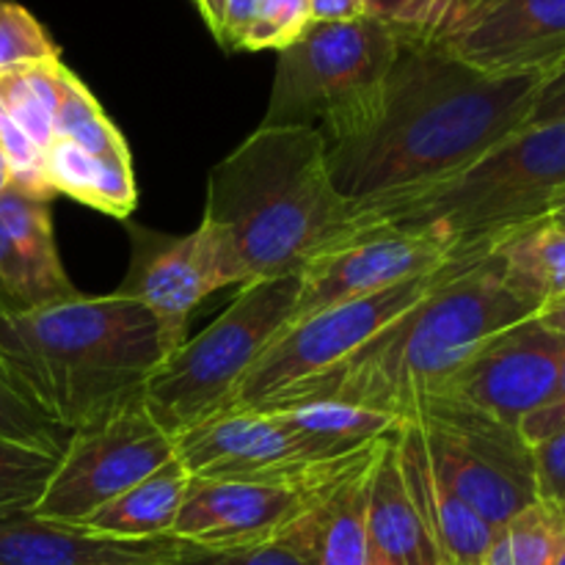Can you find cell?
I'll use <instances>...</instances> for the list:
<instances>
[{
  "label": "cell",
  "instance_id": "obj_1",
  "mask_svg": "<svg viewBox=\"0 0 565 565\" xmlns=\"http://www.w3.org/2000/svg\"><path fill=\"white\" fill-rule=\"evenodd\" d=\"M544 75H486L428 42H403L373 97L331 136L337 193L373 207L436 185L527 127Z\"/></svg>",
  "mask_w": 565,
  "mask_h": 565
},
{
  "label": "cell",
  "instance_id": "obj_2",
  "mask_svg": "<svg viewBox=\"0 0 565 565\" xmlns=\"http://www.w3.org/2000/svg\"><path fill=\"white\" fill-rule=\"evenodd\" d=\"M535 315L539 309L505 285L494 254L456 257L428 296L386 323L351 359L303 381L265 408L340 401L406 423L441 395L456 370L491 337Z\"/></svg>",
  "mask_w": 565,
  "mask_h": 565
},
{
  "label": "cell",
  "instance_id": "obj_3",
  "mask_svg": "<svg viewBox=\"0 0 565 565\" xmlns=\"http://www.w3.org/2000/svg\"><path fill=\"white\" fill-rule=\"evenodd\" d=\"M166 356L158 320L119 292L0 312V362L66 434L143 403Z\"/></svg>",
  "mask_w": 565,
  "mask_h": 565
},
{
  "label": "cell",
  "instance_id": "obj_4",
  "mask_svg": "<svg viewBox=\"0 0 565 565\" xmlns=\"http://www.w3.org/2000/svg\"><path fill=\"white\" fill-rule=\"evenodd\" d=\"M204 218L230 235L248 281L301 274L364 232L331 182L326 138L303 125H259L226 154L210 171Z\"/></svg>",
  "mask_w": 565,
  "mask_h": 565
},
{
  "label": "cell",
  "instance_id": "obj_5",
  "mask_svg": "<svg viewBox=\"0 0 565 565\" xmlns=\"http://www.w3.org/2000/svg\"><path fill=\"white\" fill-rule=\"evenodd\" d=\"M565 202V121L527 125L467 169L392 202L362 207L367 230L430 232L456 257H489Z\"/></svg>",
  "mask_w": 565,
  "mask_h": 565
},
{
  "label": "cell",
  "instance_id": "obj_6",
  "mask_svg": "<svg viewBox=\"0 0 565 565\" xmlns=\"http://www.w3.org/2000/svg\"><path fill=\"white\" fill-rule=\"evenodd\" d=\"M301 274L254 279L235 301L191 340L188 337L143 390L149 417L177 436L202 419L224 414L241 381L290 323Z\"/></svg>",
  "mask_w": 565,
  "mask_h": 565
},
{
  "label": "cell",
  "instance_id": "obj_7",
  "mask_svg": "<svg viewBox=\"0 0 565 565\" xmlns=\"http://www.w3.org/2000/svg\"><path fill=\"white\" fill-rule=\"evenodd\" d=\"M401 47L403 39L370 17L309 22L279 50L263 125H303L331 136L373 97Z\"/></svg>",
  "mask_w": 565,
  "mask_h": 565
},
{
  "label": "cell",
  "instance_id": "obj_8",
  "mask_svg": "<svg viewBox=\"0 0 565 565\" xmlns=\"http://www.w3.org/2000/svg\"><path fill=\"white\" fill-rule=\"evenodd\" d=\"M441 483L494 530L539 502L533 447L519 428L452 401H428L412 419Z\"/></svg>",
  "mask_w": 565,
  "mask_h": 565
},
{
  "label": "cell",
  "instance_id": "obj_9",
  "mask_svg": "<svg viewBox=\"0 0 565 565\" xmlns=\"http://www.w3.org/2000/svg\"><path fill=\"white\" fill-rule=\"evenodd\" d=\"M447 265L434 274L401 281L390 290L334 303V307H326L320 312L303 315V318L287 323L259 353L254 367L248 370L246 379L232 395L226 412H257V408L270 406L285 392L296 390L303 381L329 373L331 367L351 359L386 323H392L397 315L428 296L445 276Z\"/></svg>",
  "mask_w": 565,
  "mask_h": 565
},
{
  "label": "cell",
  "instance_id": "obj_10",
  "mask_svg": "<svg viewBox=\"0 0 565 565\" xmlns=\"http://www.w3.org/2000/svg\"><path fill=\"white\" fill-rule=\"evenodd\" d=\"M174 450V436L149 417L143 403L72 430L31 513L81 527L94 511L169 463Z\"/></svg>",
  "mask_w": 565,
  "mask_h": 565
},
{
  "label": "cell",
  "instance_id": "obj_11",
  "mask_svg": "<svg viewBox=\"0 0 565 565\" xmlns=\"http://www.w3.org/2000/svg\"><path fill=\"white\" fill-rule=\"evenodd\" d=\"M132 235L130 270L119 285V296L141 303L160 326L166 351L188 340V318L215 290L248 285V274L232 246L230 235L213 221L191 235H160L127 221Z\"/></svg>",
  "mask_w": 565,
  "mask_h": 565
},
{
  "label": "cell",
  "instance_id": "obj_12",
  "mask_svg": "<svg viewBox=\"0 0 565 565\" xmlns=\"http://www.w3.org/2000/svg\"><path fill=\"white\" fill-rule=\"evenodd\" d=\"M174 456L191 478L237 480V483L320 489L342 467H320L303 452L296 436L274 412H224L174 436ZM373 452V450H370Z\"/></svg>",
  "mask_w": 565,
  "mask_h": 565
},
{
  "label": "cell",
  "instance_id": "obj_13",
  "mask_svg": "<svg viewBox=\"0 0 565 565\" xmlns=\"http://www.w3.org/2000/svg\"><path fill=\"white\" fill-rule=\"evenodd\" d=\"M430 44L486 75H550L565 64V0H461Z\"/></svg>",
  "mask_w": 565,
  "mask_h": 565
},
{
  "label": "cell",
  "instance_id": "obj_14",
  "mask_svg": "<svg viewBox=\"0 0 565 565\" xmlns=\"http://www.w3.org/2000/svg\"><path fill=\"white\" fill-rule=\"evenodd\" d=\"M565 337L524 320L491 337L456 370L439 397L519 428L527 414L550 401L561 375Z\"/></svg>",
  "mask_w": 565,
  "mask_h": 565
},
{
  "label": "cell",
  "instance_id": "obj_15",
  "mask_svg": "<svg viewBox=\"0 0 565 565\" xmlns=\"http://www.w3.org/2000/svg\"><path fill=\"white\" fill-rule=\"evenodd\" d=\"M456 257L450 243L430 232L367 230L320 254L301 270L292 320L334 303L390 290L401 281L434 274Z\"/></svg>",
  "mask_w": 565,
  "mask_h": 565
},
{
  "label": "cell",
  "instance_id": "obj_16",
  "mask_svg": "<svg viewBox=\"0 0 565 565\" xmlns=\"http://www.w3.org/2000/svg\"><path fill=\"white\" fill-rule=\"evenodd\" d=\"M307 497L281 486L191 478L171 539L210 550L265 544L298 522Z\"/></svg>",
  "mask_w": 565,
  "mask_h": 565
},
{
  "label": "cell",
  "instance_id": "obj_17",
  "mask_svg": "<svg viewBox=\"0 0 565 565\" xmlns=\"http://www.w3.org/2000/svg\"><path fill=\"white\" fill-rule=\"evenodd\" d=\"M77 296L58 257L50 202L9 188L0 193V298L33 309Z\"/></svg>",
  "mask_w": 565,
  "mask_h": 565
},
{
  "label": "cell",
  "instance_id": "obj_18",
  "mask_svg": "<svg viewBox=\"0 0 565 565\" xmlns=\"http://www.w3.org/2000/svg\"><path fill=\"white\" fill-rule=\"evenodd\" d=\"M177 552L180 541L171 535L130 541L47 522L31 511L0 516V565H166Z\"/></svg>",
  "mask_w": 565,
  "mask_h": 565
},
{
  "label": "cell",
  "instance_id": "obj_19",
  "mask_svg": "<svg viewBox=\"0 0 565 565\" xmlns=\"http://www.w3.org/2000/svg\"><path fill=\"white\" fill-rule=\"evenodd\" d=\"M375 450L309 491L307 508L285 533L309 565H367V494Z\"/></svg>",
  "mask_w": 565,
  "mask_h": 565
},
{
  "label": "cell",
  "instance_id": "obj_20",
  "mask_svg": "<svg viewBox=\"0 0 565 565\" xmlns=\"http://www.w3.org/2000/svg\"><path fill=\"white\" fill-rule=\"evenodd\" d=\"M397 458H401L408 497L423 522L428 524L447 563L483 565L497 530L441 483L430 467L428 447L417 423H403L397 428Z\"/></svg>",
  "mask_w": 565,
  "mask_h": 565
},
{
  "label": "cell",
  "instance_id": "obj_21",
  "mask_svg": "<svg viewBox=\"0 0 565 565\" xmlns=\"http://www.w3.org/2000/svg\"><path fill=\"white\" fill-rule=\"evenodd\" d=\"M367 565H450L408 497L397 430L381 441L370 467Z\"/></svg>",
  "mask_w": 565,
  "mask_h": 565
},
{
  "label": "cell",
  "instance_id": "obj_22",
  "mask_svg": "<svg viewBox=\"0 0 565 565\" xmlns=\"http://www.w3.org/2000/svg\"><path fill=\"white\" fill-rule=\"evenodd\" d=\"M265 412H274L320 467L356 461L401 428L397 417L340 401H298Z\"/></svg>",
  "mask_w": 565,
  "mask_h": 565
},
{
  "label": "cell",
  "instance_id": "obj_23",
  "mask_svg": "<svg viewBox=\"0 0 565 565\" xmlns=\"http://www.w3.org/2000/svg\"><path fill=\"white\" fill-rule=\"evenodd\" d=\"M44 174L53 193H64L110 218L130 221L138 204L132 160L92 154L64 138L44 149Z\"/></svg>",
  "mask_w": 565,
  "mask_h": 565
},
{
  "label": "cell",
  "instance_id": "obj_24",
  "mask_svg": "<svg viewBox=\"0 0 565 565\" xmlns=\"http://www.w3.org/2000/svg\"><path fill=\"white\" fill-rule=\"evenodd\" d=\"M188 480H191V475L174 456L169 463L154 469L149 478L138 480L125 494L94 511L81 527H86L88 533L130 541L171 535Z\"/></svg>",
  "mask_w": 565,
  "mask_h": 565
},
{
  "label": "cell",
  "instance_id": "obj_25",
  "mask_svg": "<svg viewBox=\"0 0 565 565\" xmlns=\"http://www.w3.org/2000/svg\"><path fill=\"white\" fill-rule=\"evenodd\" d=\"M505 285L535 309L565 296V230L541 221L491 252Z\"/></svg>",
  "mask_w": 565,
  "mask_h": 565
},
{
  "label": "cell",
  "instance_id": "obj_26",
  "mask_svg": "<svg viewBox=\"0 0 565 565\" xmlns=\"http://www.w3.org/2000/svg\"><path fill=\"white\" fill-rule=\"evenodd\" d=\"M66 66L61 58L0 70V105L39 149L55 141V114Z\"/></svg>",
  "mask_w": 565,
  "mask_h": 565
},
{
  "label": "cell",
  "instance_id": "obj_27",
  "mask_svg": "<svg viewBox=\"0 0 565 565\" xmlns=\"http://www.w3.org/2000/svg\"><path fill=\"white\" fill-rule=\"evenodd\" d=\"M55 138L77 143L86 152L103 154V158L132 160L130 147H127L119 127L105 116L103 105L97 103V97L83 86V81L72 70H66L64 83H61Z\"/></svg>",
  "mask_w": 565,
  "mask_h": 565
},
{
  "label": "cell",
  "instance_id": "obj_28",
  "mask_svg": "<svg viewBox=\"0 0 565 565\" xmlns=\"http://www.w3.org/2000/svg\"><path fill=\"white\" fill-rule=\"evenodd\" d=\"M565 524L544 502H533L494 533L483 565H552Z\"/></svg>",
  "mask_w": 565,
  "mask_h": 565
},
{
  "label": "cell",
  "instance_id": "obj_29",
  "mask_svg": "<svg viewBox=\"0 0 565 565\" xmlns=\"http://www.w3.org/2000/svg\"><path fill=\"white\" fill-rule=\"evenodd\" d=\"M66 430L50 423L0 362V439L61 456Z\"/></svg>",
  "mask_w": 565,
  "mask_h": 565
},
{
  "label": "cell",
  "instance_id": "obj_30",
  "mask_svg": "<svg viewBox=\"0 0 565 565\" xmlns=\"http://www.w3.org/2000/svg\"><path fill=\"white\" fill-rule=\"evenodd\" d=\"M58 456L0 439V516L31 511L42 497Z\"/></svg>",
  "mask_w": 565,
  "mask_h": 565
},
{
  "label": "cell",
  "instance_id": "obj_31",
  "mask_svg": "<svg viewBox=\"0 0 565 565\" xmlns=\"http://www.w3.org/2000/svg\"><path fill=\"white\" fill-rule=\"evenodd\" d=\"M364 17L395 31L403 42H434L461 0H362Z\"/></svg>",
  "mask_w": 565,
  "mask_h": 565
},
{
  "label": "cell",
  "instance_id": "obj_32",
  "mask_svg": "<svg viewBox=\"0 0 565 565\" xmlns=\"http://www.w3.org/2000/svg\"><path fill=\"white\" fill-rule=\"evenodd\" d=\"M61 50L42 22L14 0H0V70H11L33 61H55Z\"/></svg>",
  "mask_w": 565,
  "mask_h": 565
},
{
  "label": "cell",
  "instance_id": "obj_33",
  "mask_svg": "<svg viewBox=\"0 0 565 565\" xmlns=\"http://www.w3.org/2000/svg\"><path fill=\"white\" fill-rule=\"evenodd\" d=\"M0 152L9 163L11 188L44 199V202L55 196L44 174V152L22 132V127L11 119L3 105H0Z\"/></svg>",
  "mask_w": 565,
  "mask_h": 565
},
{
  "label": "cell",
  "instance_id": "obj_34",
  "mask_svg": "<svg viewBox=\"0 0 565 565\" xmlns=\"http://www.w3.org/2000/svg\"><path fill=\"white\" fill-rule=\"evenodd\" d=\"M312 22L309 0H263L257 22L248 31L241 50H285L301 36Z\"/></svg>",
  "mask_w": 565,
  "mask_h": 565
},
{
  "label": "cell",
  "instance_id": "obj_35",
  "mask_svg": "<svg viewBox=\"0 0 565 565\" xmlns=\"http://www.w3.org/2000/svg\"><path fill=\"white\" fill-rule=\"evenodd\" d=\"M180 565H309L287 535L252 546H232V550H210V546L180 544L177 552Z\"/></svg>",
  "mask_w": 565,
  "mask_h": 565
},
{
  "label": "cell",
  "instance_id": "obj_36",
  "mask_svg": "<svg viewBox=\"0 0 565 565\" xmlns=\"http://www.w3.org/2000/svg\"><path fill=\"white\" fill-rule=\"evenodd\" d=\"M535 497L565 524V430L533 447Z\"/></svg>",
  "mask_w": 565,
  "mask_h": 565
},
{
  "label": "cell",
  "instance_id": "obj_37",
  "mask_svg": "<svg viewBox=\"0 0 565 565\" xmlns=\"http://www.w3.org/2000/svg\"><path fill=\"white\" fill-rule=\"evenodd\" d=\"M563 430H565V353L561 362V375H557V384L555 390H552L550 401L519 423V434H522V439L527 441L530 447L541 445V441L552 439V436L563 434Z\"/></svg>",
  "mask_w": 565,
  "mask_h": 565
},
{
  "label": "cell",
  "instance_id": "obj_38",
  "mask_svg": "<svg viewBox=\"0 0 565 565\" xmlns=\"http://www.w3.org/2000/svg\"><path fill=\"white\" fill-rule=\"evenodd\" d=\"M552 121H565V64L541 81L527 125H552Z\"/></svg>",
  "mask_w": 565,
  "mask_h": 565
},
{
  "label": "cell",
  "instance_id": "obj_39",
  "mask_svg": "<svg viewBox=\"0 0 565 565\" xmlns=\"http://www.w3.org/2000/svg\"><path fill=\"white\" fill-rule=\"evenodd\" d=\"M259 3H263V0H226L218 44H224V47L230 50H241L248 31H252V25L257 22Z\"/></svg>",
  "mask_w": 565,
  "mask_h": 565
},
{
  "label": "cell",
  "instance_id": "obj_40",
  "mask_svg": "<svg viewBox=\"0 0 565 565\" xmlns=\"http://www.w3.org/2000/svg\"><path fill=\"white\" fill-rule=\"evenodd\" d=\"M312 22H348L364 17L362 0H309Z\"/></svg>",
  "mask_w": 565,
  "mask_h": 565
},
{
  "label": "cell",
  "instance_id": "obj_41",
  "mask_svg": "<svg viewBox=\"0 0 565 565\" xmlns=\"http://www.w3.org/2000/svg\"><path fill=\"white\" fill-rule=\"evenodd\" d=\"M535 320H539L544 329L565 337V296L557 298V301L546 303V307H541L539 315H535Z\"/></svg>",
  "mask_w": 565,
  "mask_h": 565
},
{
  "label": "cell",
  "instance_id": "obj_42",
  "mask_svg": "<svg viewBox=\"0 0 565 565\" xmlns=\"http://www.w3.org/2000/svg\"><path fill=\"white\" fill-rule=\"evenodd\" d=\"M199 9V14H202V20L207 22V28L213 31L215 42H218L221 36V25H224V9H226V0H193Z\"/></svg>",
  "mask_w": 565,
  "mask_h": 565
},
{
  "label": "cell",
  "instance_id": "obj_43",
  "mask_svg": "<svg viewBox=\"0 0 565 565\" xmlns=\"http://www.w3.org/2000/svg\"><path fill=\"white\" fill-rule=\"evenodd\" d=\"M11 188V171L9 163H6V154L0 152V193H6Z\"/></svg>",
  "mask_w": 565,
  "mask_h": 565
},
{
  "label": "cell",
  "instance_id": "obj_44",
  "mask_svg": "<svg viewBox=\"0 0 565 565\" xmlns=\"http://www.w3.org/2000/svg\"><path fill=\"white\" fill-rule=\"evenodd\" d=\"M546 221H550V224H555V226H561V230H565V202Z\"/></svg>",
  "mask_w": 565,
  "mask_h": 565
},
{
  "label": "cell",
  "instance_id": "obj_45",
  "mask_svg": "<svg viewBox=\"0 0 565 565\" xmlns=\"http://www.w3.org/2000/svg\"><path fill=\"white\" fill-rule=\"evenodd\" d=\"M552 565H565V535H563L561 546H557V552H555V561H552Z\"/></svg>",
  "mask_w": 565,
  "mask_h": 565
},
{
  "label": "cell",
  "instance_id": "obj_46",
  "mask_svg": "<svg viewBox=\"0 0 565 565\" xmlns=\"http://www.w3.org/2000/svg\"><path fill=\"white\" fill-rule=\"evenodd\" d=\"M6 309H9V307H6V303H3V298H0V312H6Z\"/></svg>",
  "mask_w": 565,
  "mask_h": 565
},
{
  "label": "cell",
  "instance_id": "obj_47",
  "mask_svg": "<svg viewBox=\"0 0 565 565\" xmlns=\"http://www.w3.org/2000/svg\"><path fill=\"white\" fill-rule=\"evenodd\" d=\"M166 565H180V563H177V561H174V563H166Z\"/></svg>",
  "mask_w": 565,
  "mask_h": 565
}]
</instances>
